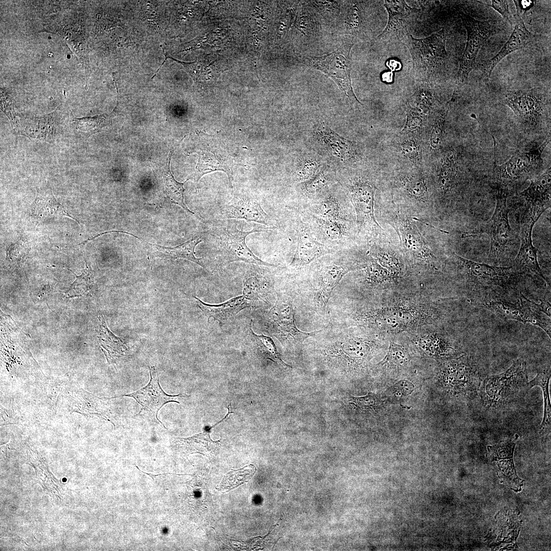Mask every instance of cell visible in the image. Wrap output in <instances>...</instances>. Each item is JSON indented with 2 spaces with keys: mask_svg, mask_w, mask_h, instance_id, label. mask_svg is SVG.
Returning <instances> with one entry per match:
<instances>
[{
  "mask_svg": "<svg viewBox=\"0 0 551 551\" xmlns=\"http://www.w3.org/2000/svg\"><path fill=\"white\" fill-rule=\"evenodd\" d=\"M509 2L510 1L506 0H492L491 5L483 4L491 7L498 12L506 20L508 21L511 25H512V16L509 9Z\"/></svg>",
  "mask_w": 551,
  "mask_h": 551,
  "instance_id": "db71d44e",
  "label": "cell"
},
{
  "mask_svg": "<svg viewBox=\"0 0 551 551\" xmlns=\"http://www.w3.org/2000/svg\"><path fill=\"white\" fill-rule=\"evenodd\" d=\"M368 254L392 275L400 271V263L397 255L388 247L373 243L369 249Z\"/></svg>",
  "mask_w": 551,
  "mask_h": 551,
  "instance_id": "e575fe53",
  "label": "cell"
},
{
  "mask_svg": "<svg viewBox=\"0 0 551 551\" xmlns=\"http://www.w3.org/2000/svg\"><path fill=\"white\" fill-rule=\"evenodd\" d=\"M408 360V355L405 348L394 342H391L387 354L380 364L382 366L400 367L404 365Z\"/></svg>",
  "mask_w": 551,
  "mask_h": 551,
  "instance_id": "ee69618b",
  "label": "cell"
},
{
  "mask_svg": "<svg viewBox=\"0 0 551 551\" xmlns=\"http://www.w3.org/2000/svg\"><path fill=\"white\" fill-rule=\"evenodd\" d=\"M446 31L442 28L429 36L416 39L409 34L401 42L409 49L416 80L434 82L441 77L448 59L445 49Z\"/></svg>",
  "mask_w": 551,
  "mask_h": 551,
  "instance_id": "6da1fadb",
  "label": "cell"
},
{
  "mask_svg": "<svg viewBox=\"0 0 551 551\" xmlns=\"http://www.w3.org/2000/svg\"><path fill=\"white\" fill-rule=\"evenodd\" d=\"M418 345L429 355L437 358L449 357L457 353L452 342L444 335L433 333L420 337Z\"/></svg>",
  "mask_w": 551,
  "mask_h": 551,
  "instance_id": "4dcf8cb0",
  "label": "cell"
},
{
  "mask_svg": "<svg viewBox=\"0 0 551 551\" xmlns=\"http://www.w3.org/2000/svg\"><path fill=\"white\" fill-rule=\"evenodd\" d=\"M461 19L467 33L466 45L460 62L458 82L466 83L469 76L475 66L478 54L487 39L500 33L502 30L488 20H479L461 12Z\"/></svg>",
  "mask_w": 551,
  "mask_h": 551,
  "instance_id": "9c48e42d",
  "label": "cell"
},
{
  "mask_svg": "<svg viewBox=\"0 0 551 551\" xmlns=\"http://www.w3.org/2000/svg\"><path fill=\"white\" fill-rule=\"evenodd\" d=\"M516 8L520 14L522 12L530 9L533 5L534 1L530 0L513 1Z\"/></svg>",
  "mask_w": 551,
  "mask_h": 551,
  "instance_id": "6f0895ef",
  "label": "cell"
},
{
  "mask_svg": "<svg viewBox=\"0 0 551 551\" xmlns=\"http://www.w3.org/2000/svg\"><path fill=\"white\" fill-rule=\"evenodd\" d=\"M349 403L360 410H372L375 409L378 405V399L375 394L368 392L367 395L363 396H350Z\"/></svg>",
  "mask_w": 551,
  "mask_h": 551,
  "instance_id": "681fc988",
  "label": "cell"
},
{
  "mask_svg": "<svg viewBox=\"0 0 551 551\" xmlns=\"http://www.w3.org/2000/svg\"><path fill=\"white\" fill-rule=\"evenodd\" d=\"M375 190L372 184L361 181L348 187V194L356 214L358 233L377 236L384 231L374 216Z\"/></svg>",
  "mask_w": 551,
  "mask_h": 551,
  "instance_id": "7c38bea8",
  "label": "cell"
},
{
  "mask_svg": "<svg viewBox=\"0 0 551 551\" xmlns=\"http://www.w3.org/2000/svg\"><path fill=\"white\" fill-rule=\"evenodd\" d=\"M353 44L348 43L336 51L320 57H304V64L329 76L344 93L352 104H361L352 85L350 52Z\"/></svg>",
  "mask_w": 551,
  "mask_h": 551,
  "instance_id": "8992f818",
  "label": "cell"
},
{
  "mask_svg": "<svg viewBox=\"0 0 551 551\" xmlns=\"http://www.w3.org/2000/svg\"><path fill=\"white\" fill-rule=\"evenodd\" d=\"M461 268L470 282L484 287H498L505 290L514 285V266L502 267L481 263L455 254Z\"/></svg>",
  "mask_w": 551,
  "mask_h": 551,
  "instance_id": "4fadbf2b",
  "label": "cell"
},
{
  "mask_svg": "<svg viewBox=\"0 0 551 551\" xmlns=\"http://www.w3.org/2000/svg\"><path fill=\"white\" fill-rule=\"evenodd\" d=\"M382 80L387 83H391L393 81V72H384L382 75Z\"/></svg>",
  "mask_w": 551,
  "mask_h": 551,
  "instance_id": "91938a15",
  "label": "cell"
},
{
  "mask_svg": "<svg viewBox=\"0 0 551 551\" xmlns=\"http://www.w3.org/2000/svg\"><path fill=\"white\" fill-rule=\"evenodd\" d=\"M319 164L312 160L303 161L297 169L296 178L298 181L304 182L312 177L318 171Z\"/></svg>",
  "mask_w": 551,
  "mask_h": 551,
  "instance_id": "816d5d0a",
  "label": "cell"
},
{
  "mask_svg": "<svg viewBox=\"0 0 551 551\" xmlns=\"http://www.w3.org/2000/svg\"><path fill=\"white\" fill-rule=\"evenodd\" d=\"M518 438V436L516 434L512 438L501 441L495 445L487 447L490 459L492 461L497 462L502 470H514L513 455Z\"/></svg>",
  "mask_w": 551,
  "mask_h": 551,
  "instance_id": "d6a6232c",
  "label": "cell"
},
{
  "mask_svg": "<svg viewBox=\"0 0 551 551\" xmlns=\"http://www.w3.org/2000/svg\"><path fill=\"white\" fill-rule=\"evenodd\" d=\"M98 340L105 350L107 359H117L123 356L127 347L124 341L115 336L107 327L105 317L98 316Z\"/></svg>",
  "mask_w": 551,
  "mask_h": 551,
  "instance_id": "1f68e13d",
  "label": "cell"
},
{
  "mask_svg": "<svg viewBox=\"0 0 551 551\" xmlns=\"http://www.w3.org/2000/svg\"><path fill=\"white\" fill-rule=\"evenodd\" d=\"M447 112V111H441L436 119L431 138V144L434 147H438L441 142L445 116Z\"/></svg>",
  "mask_w": 551,
  "mask_h": 551,
  "instance_id": "f5cc1de1",
  "label": "cell"
},
{
  "mask_svg": "<svg viewBox=\"0 0 551 551\" xmlns=\"http://www.w3.org/2000/svg\"><path fill=\"white\" fill-rule=\"evenodd\" d=\"M140 240L145 244L148 249L156 255L188 260L206 269L203 258H197L194 255L196 246L203 241L202 237L199 236H195L182 244L174 247L161 246Z\"/></svg>",
  "mask_w": 551,
  "mask_h": 551,
  "instance_id": "484cf974",
  "label": "cell"
},
{
  "mask_svg": "<svg viewBox=\"0 0 551 551\" xmlns=\"http://www.w3.org/2000/svg\"><path fill=\"white\" fill-rule=\"evenodd\" d=\"M550 379V368L543 369L538 372L536 377L529 382L530 388L538 386L542 391L544 399V414L541 424L542 433L548 432L550 429L551 408L548 386Z\"/></svg>",
  "mask_w": 551,
  "mask_h": 551,
  "instance_id": "836d02e7",
  "label": "cell"
},
{
  "mask_svg": "<svg viewBox=\"0 0 551 551\" xmlns=\"http://www.w3.org/2000/svg\"><path fill=\"white\" fill-rule=\"evenodd\" d=\"M296 233L297 246L290 266H304L319 257L331 253V249L314 238L308 227L299 217L297 219Z\"/></svg>",
  "mask_w": 551,
  "mask_h": 551,
  "instance_id": "44dd1931",
  "label": "cell"
},
{
  "mask_svg": "<svg viewBox=\"0 0 551 551\" xmlns=\"http://www.w3.org/2000/svg\"><path fill=\"white\" fill-rule=\"evenodd\" d=\"M386 66L391 70V71H395L399 70L401 69L402 64L400 62L395 59H389L386 62Z\"/></svg>",
  "mask_w": 551,
  "mask_h": 551,
  "instance_id": "680465c9",
  "label": "cell"
},
{
  "mask_svg": "<svg viewBox=\"0 0 551 551\" xmlns=\"http://www.w3.org/2000/svg\"><path fill=\"white\" fill-rule=\"evenodd\" d=\"M269 226H256L249 231H243L235 224H229L214 230L218 237V253L222 264L235 261H243L266 266L276 265L264 262L257 257L247 247L246 237L253 233L264 232L273 229Z\"/></svg>",
  "mask_w": 551,
  "mask_h": 551,
  "instance_id": "5b68a950",
  "label": "cell"
},
{
  "mask_svg": "<svg viewBox=\"0 0 551 551\" xmlns=\"http://www.w3.org/2000/svg\"><path fill=\"white\" fill-rule=\"evenodd\" d=\"M410 305H395L378 310L373 315V324L380 331L398 333L422 324L432 315L431 312Z\"/></svg>",
  "mask_w": 551,
  "mask_h": 551,
  "instance_id": "8fae6325",
  "label": "cell"
},
{
  "mask_svg": "<svg viewBox=\"0 0 551 551\" xmlns=\"http://www.w3.org/2000/svg\"><path fill=\"white\" fill-rule=\"evenodd\" d=\"M151 376L148 383L140 389L122 396L134 398L141 407L137 416L146 417L149 419L164 425L158 419L159 410L166 404L176 402L179 404L177 399L181 394L169 395L165 393L160 384L158 373L154 366H148Z\"/></svg>",
  "mask_w": 551,
  "mask_h": 551,
  "instance_id": "5bb4252c",
  "label": "cell"
},
{
  "mask_svg": "<svg viewBox=\"0 0 551 551\" xmlns=\"http://www.w3.org/2000/svg\"><path fill=\"white\" fill-rule=\"evenodd\" d=\"M545 142L539 148L529 152L517 153L500 165L494 163V176L500 186L507 187L525 180L541 162V154Z\"/></svg>",
  "mask_w": 551,
  "mask_h": 551,
  "instance_id": "e0dca14e",
  "label": "cell"
},
{
  "mask_svg": "<svg viewBox=\"0 0 551 551\" xmlns=\"http://www.w3.org/2000/svg\"><path fill=\"white\" fill-rule=\"evenodd\" d=\"M256 470V467L252 464L246 465L239 469H232L223 477L216 489L221 491H230L247 482L253 477Z\"/></svg>",
  "mask_w": 551,
  "mask_h": 551,
  "instance_id": "8d00e7d4",
  "label": "cell"
},
{
  "mask_svg": "<svg viewBox=\"0 0 551 551\" xmlns=\"http://www.w3.org/2000/svg\"><path fill=\"white\" fill-rule=\"evenodd\" d=\"M405 188L410 195L423 203L427 201V187L423 179L411 178L405 185Z\"/></svg>",
  "mask_w": 551,
  "mask_h": 551,
  "instance_id": "bcb514c9",
  "label": "cell"
},
{
  "mask_svg": "<svg viewBox=\"0 0 551 551\" xmlns=\"http://www.w3.org/2000/svg\"><path fill=\"white\" fill-rule=\"evenodd\" d=\"M539 218L524 214L521 224L520 247L514 260V266L517 270L531 273L547 282L540 267L537 251L532 239L534 226Z\"/></svg>",
  "mask_w": 551,
  "mask_h": 551,
  "instance_id": "ac0fdd59",
  "label": "cell"
},
{
  "mask_svg": "<svg viewBox=\"0 0 551 551\" xmlns=\"http://www.w3.org/2000/svg\"><path fill=\"white\" fill-rule=\"evenodd\" d=\"M402 149L405 155L411 159L416 158L418 156V147L416 142L413 140H408L402 145Z\"/></svg>",
  "mask_w": 551,
  "mask_h": 551,
  "instance_id": "9f6ffc18",
  "label": "cell"
},
{
  "mask_svg": "<svg viewBox=\"0 0 551 551\" xmlns=\"http://www.w3.org/2000/svg\"><path fill=\"white\" fill-rule=\"evenodd\" d=\"M550 168L531 180L519 195L525 201V213L541 216L550 206Z\"/></svg>",
  "mask_w": 551,
  "mask_h": 551,
  "instance_id": "7402d4cb",
  "label": "cell"
},
{
  "mask_svg": "<svg viewBox=\"0 0 551 551\" xmlns=\"http://www.w3.org/2000/svg\"><path fill=\"white\" fill-rule=\"evenodd\" d=\"M408 108L407 121L406 128H409L410 129L409 130H412V129L416 128L421 124L422 119L416 110L411 107L410 106H408Z\"/></svg>",
  "mask_w": 551,
  "mask_h": 551,
  "instance_id": "11a10c76",
  "label": "cell"
},
{
  "mask_svg": "<svg viewBox=\"0 0 551 551\" xmlns=\"http://www.w3.org/2000/svg\"><path fill=\"white\" fill-rule=\"evenodd\" d=\"M359 5L356 4L349 9L347 16V28L350 32H359L362 26V13Z\"/></svg>",
  "mask_w": 551,
  "mask_h": 551,
  "instance_id": "f907efd6",
  "label": "cell"
},
{
  "mask_svg": "<svg viewBox=\"0 0 551 551\" xmlns=\"http://www.w3.org/2000/svg\"><path fill=\"white\" fill-rule=\"evenodd\" d=\"M197 135L198 142L195 152L198 159L194 172L186 181L192 180L197 182L206 174L222 171L227 174L230 187L232 189L234 165L232 157L216 136L201 131H197Z\"/></svg>",
  "mask_w": 551,
  "mask_h": 551,
  "instance_id": "277c9868",
  "label": "cell"
},
{
  "mask_svg": "<svg viewBox=\"0 0 551 551\" xmlns=\"http://www.w3.org/2000/svg\"><path fill=\"white\" fill-rule=\"evenodd\" d=\"M366 267L368 279L375 283H383L390 281L393 277L387 269L376 261L370 262Z\"/></svg>",
  "mask_w": 551,
  "mask_h": 551,
  "instance_id": "7dc6e473",
  "label": "cell"
},
{
  "mask_svg": "<svg viewBox=\"0 0 551 551\" xmlns=\"http://www.w3.org/2000/svg\"><path fill=\"white\" fill-rule=\"evenodd\" d=\"M504 103L519 120L532 123L539 120L544 108L543 97L533 89L508 93Z\"/></svg>",
  "mask_w": 551,
  "mask_h": 551,
  "instance_id": "d6986e66",
  "label": "cell"
},
{
  "mask_svg": "<svg viewBox=\"0 0 551 551\" xmlns=\"http://www.w3.org/2000/svg\"><path fill=\"white\" fill-rule=\"evenodd\" d=\"M268 314L274 335L283 341L300 343L320 332H305L297 328L294 321L292 297L278 296Z\"/></svg>",
  "mask_w": 551,
  "mask_h": 551,
  "instance_id": "2e32d148",
  "label": "cell"
},
{
  "mask_svg": "<svg viewBox=\"0 0 551 551\" xmlns=\"http://www.w3.org/2000/svg\"><path fill=\"white\" fill-rule=\"evenodd\" d=\"M32 215L36 218L40 219L66 216L79 223L68 213L49 190L38 192L32 209Z\"/></svg>",
  "mask_w": 551,
  "mask_h": 551,
  "instance_id": "f1b7e54d",
  "label": "cell"
},
{
  "mask_svg": "<svg viewBox=\"0 0 551 551\" xmlns=\"http://www.w3.org/2000/svg\"><path fill=\"white\" fill-rule=\"evenodd\" d=\"M440 379L449 390L470 398L477 395L482 383L478 365L467 354L445 363L441 368Z\"/></svg>",
  "mask_w": 551,
  "mask_h": 551,
  "instance_id": "ba28073f",
  "label": "cell"
},
{
  "mask_svg": "<svg viewBox=\"0 0 551 551\" xmlns=\"http://www.w3.org/2000/svg\"><path fill=\"white\" fill-rule=\"evenodd\" d=\"M173 443L177 449L185 454L198 453L207 457L215 454L220 446L219 440L211 439L208 431L188 438H174Z\"/></svg>",
  "mask_w": 551,
  "mask_h": 551,
  "instance_id": "4316f807",
  "label": "cell"
},
{
  "mask_svg": "<svg viewBox=\"0 0 551 551\" xmlns=\"http://www.w3.org/2000/svg\"><path fill=\"white\" fill-rule=\"evenodd\" d=\"M473 303L501 318L538 326L550 337V318L544 310L550 312V308H545L531 301L521 292L516 302L509 300L499 294H489L473 298Z\"/></svg>",
  "mask_w": 551,
  "mask_h": 551,
  "instance_id": "3957f363",
  "label": "cell"
},
{
  "mask_svg": "<svg viewBox=\"0 0 551 551\" xmlns=\"http://www.w3.org/2000/svg\"><path fill=\"white\" fill-rule=\"evenodd\" d=\"M508 214L507 193L500 190L496 194V206L491 218L464 237L487 234L490 239V257H500L508 248L512 238Z\"/></svg>",
  "mask_w": 551,
  "mask_h": 551,
  "instance_id": "30bf717a",
  "label": "cell"
},
{
  "mask_svg": "<svg viewBox=\"0 0 551 551\" xmlns=\"http://www.w3.org/2000/svg\"><path fill=\"white\" fill-rule=\"evenodd\" d=\"M266 282L265 279L257 275L250 276L244 281L243 295L251 300L261 298L267 287Z\"/></svg>",
  "mask_w": 551,
  "mask_h": 551,
  "instance_id": "7bdbcfd3",
  "label": "cell"
},
{
  "mask_svg": "<svg viewBox=\"0 0 551 551\" xmlns=\"http://www.w3.org/2000/svg\"><path fill=\"white\" fill-rule=\"evenodd\" d=\"M317 224L323 236L332 241L339 240L347 233L346 227L342 221L338 220L325 219L312 215Z\"/></svg>",
  "mask_w": 551,
  "mask_h": 551,
  "instance_id": "74e56055",
  "label": "cell"
},
{
  "mask_svg": "<svg viewBox=\"0 0 551 551\" xmlns=\"http://www.w3.org/2000/svg\"><path fill=\"white\" fill-rule=\"evenodd\" d=\"M456 158L452 155L445 159L440 171L438 183L441 192H449L455 184L457 170Z\"/></svg>",
  "mask_w": 551,
  "mask_h": 551,
  "instance_id": "f35d334b",
  "label": "cell"
},
{
  "mask_svg": "<svg viewBox=\"0 0 551 551\" xmlns=\"http://www.w3.org/2000/svg\"><path fill=\"white\" fill-rule=\"evenodd\" d=\"M28 252V246L21 241L11 245L7 249V258L9 264L14 266L21 263Z\"/></svg>",
  "mask_w": 551,
  "mask_h": 551,
  "instance_id": "c3c4849f",
  "label": "cell"
},
{
  "mask_svg": "<svg viewBox=\"0 0 551 551\" xmlns=\"http://www.w3.org/2000/svg\"><path fill=\"white\" fill-rule=\"evenodd\" d=\"M252 322V321L250 323L249 334L260 354L281 366L291 367L283 361L273 341L270 337L263 335H258L253 332Z\"/></svg>",
  "mask_w": 551,
  "mask_h": 551,
  "instance_id": "d590c367",
  "label": "cell"
},
{
  "mask_svg": "<svg viewBox=\"0 0 551 551\" xmlns=\"http://www.w3.org/2000/svg\"><path fill=\"white\" fill-rule=\"evenodd\" d=\"M358 267L331 264L324 266L320 272L318 300L325 307L334 289L343 277Z\"/></svg>",
  "mask_w": 551,
  "mask_h": 551,
  "instance_id": "d4e9b609",
  "label": "cell"
},
{
  "mask_svg": "<svg viewBox=\"0 0 551 551\" xmlns=\"http://www.w3.org/2000/svg\"><path fill=\"white\" fill-rule=\"evenodd\" d=\"M317 133L322 144L336 158L346 160L354 155L355 150L352 142L340 136L328 127L320 125Z\"/></svg>",
  "mask_w": 551,
  "mask_h": 551,
  "instance_id": "83f0119b",
  "label": "cell"
},
{
  "mask_svg": "<svg viewBox=\"0 0 551 551\" xmlns=\"http://www.w3.org/2000/svg\"><path fill=\"white\" fill-rule=\"evenodd\" d=\"M86 266L81 275L75 274V281L65 292L67 296L73 297L84 295L91 290L94 282L93 274L88 266L86 265Z\"/></svg>",
  "mask_w": 551,
  "mask_h": 551,
  "instance_id": "ab89813d",
  "label": "cell"
},
{
  "mask_svg": "<svg viewBox=\"0 0 551 551\" xmlns=\"http://www.w3.org/2000/svg\"><path fill=\"white\" fill-rule=\"evenodd\" d=\"M316 217L339 220L340 219V207L338 203L332 197H329L315 206L313 211Z\"/></svg>",
  "mask_w": 551,
  "mask_h": 551,
  "instance_id": "b9f144b4",
  "label": "cell"
},
{
  "mask_svg": "<svg viewBox=\"0 0 551 551\" xmlns=\"http://www.w3.org/2000/svg\"><path fill=\"white\" fill-rule=\"evenodd\" d=\"M388 217L389 222L398 235L403 253L409 260L423 265L435 261L436 257L412 217L403 211H391Z\"/></svg>",
  "mask_w": 551,
  "mask_h": 551,
  "instance_id": "52a82bcc",
  "label": "cell"
},
{
  "mask_svg": "<svg viewBox=\"0 0 551 551\" xmlns=\"http://www.w3.org/2000/svg\"><path fill=\"white\" fill-rule=\"evenodd\" d=\"M193 297L208 321L212 317L218 321L220 325L229 322L241 310L253 306L252 300L247 299L244 295L235 297L219 305L206 304L197 297Z\"/></svg>",
  "mask_w": 551,
  "mask_h": 551,
  "instance_id": "cb8c5ba5",
  "label": "cell"
},
{
  "mask_svg": "<svg viewBox=\"0 0 551 551\" xmlns=\"http://www.w3.org/2000/svg\"><path fill=\"white\" fill-rule=\"evenodd\" d=\"M520 14L516 11L514 15L515 26L513 31L502 49L493 57L479 66L484 77L488 79L495 66L504 58L512 52L524 47L533 39L534 35L527 29Z\"/></svg>",
  "mask_w": 551,
  "mask_h": 551,
  "instance_id": "ffe728a7",
  "label": "cell"
},
{
  "mask_svg": "<svg viewBox=\"0 0 551 551\" xmlns=\"http://www.w3.org/2000/svg\"><path fill=\"white\" fill-rule=\"evenodd\" d=\"M479 391L484 404L496 408L523 397L530 389L525 361L518 359L505 371L486 377Z\"/></svg>",
  "mask_w": 551,
  "mask_h": 551,
  "instance_id": "7a4b0ae2",
  "label": "cell"
},
{
  "mask_svg": "<svg viewBox=\"0 0 551 551\" xmlns=\"http://www.w3.org/2000/svg\"><path fill=\"white\" fill-rule=\"evenodd\" d=\"M172 152L170 151L162 170L163 192L165 197L170 202L178 205L186 212L192 214L184 201V183L177 181L173 177L170 168V160Z\"/></svg>",
  "mask_w": 551,
  "mask_h": 551,
  "instance_id": "f546056e",
  "label": "cell"
},
{
  "mask_svg": "<svg viewBox=\"0 0 551 551\" xmlns=\"http://www.w3.org/2000/svg\"><path fill=\"white\" fill-rule=\"evenodd\" d=\"M221 215L223 219H243L269 226V216L260 203L247 196L225 205L221 211Z\"/></svg>",
  "mask_w": 551,
  "mask_h": 551,
  "instance_id": "603a6c76",
  "label": "cell"
},
{
  "mask_svg": "<svg viewBox=\"0 0 551 551\" xmlns=\"http://www.w3.org/2000/svg\"><path fill=\"white\" fill-rule=\"evenodd\" d=\"M76 129L85 133L89 136L92 134L99 132L110 122L108 116L102 115L93 117L81 118H74Z\"/></svg>",
  "mask_w": 551,
  "mask_h": 551,
  "instance_id": "60d3db41",
  "label": "cell"
},
{
  "mask_svg": "<svg viewBox=\"0 0 551 551\" xmlns=\"http://www.w3.org/2000/svg\"><path fill=\"white\" fill-rule=\"evenodd\" d=\"M327 183L328 181L324 170L321 168L318 170L312 177L303 182L300 187L301 190L305 194L311 195L321 191L327 186Z\"/></svg>",
  "mask_w": 551,
  "mask_h": 551,
  "instance_id": "f6af8a7d",
  "label": "cell"
},
{
  "mask_svg": "<svg viewBox=\"0 0 551 551\" xmlns=\"http://www.w3.org/2000/svg\"><path fill=\"white\" fill-rule=\"evenodd\" d=\"M388 14L386 28L378 38L385 42L399 41L410 34L409 29L419 17L421 9L412 8L402 0L385 1Z\"/></svg>",
  "mask_w": 551,
  "mask_h": 551,
  "instance_id": "9a60e30c",
  "label": "cell"
}]
</instances>
